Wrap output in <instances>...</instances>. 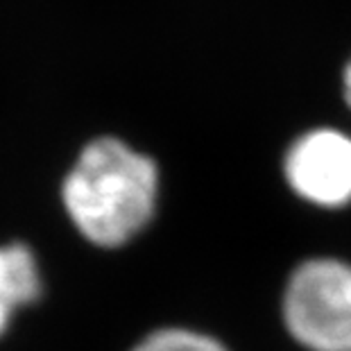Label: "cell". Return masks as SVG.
Wrapping results in <instances>:
<instances>
[{"mask_svg": "<svg viewBox=\"0 0 351 351\" xmlns=\"http://www.w3.org/2000/svg\"><path fill=\"white\" fill-rule=\"evenodd\" d=\"M64 208L88 243L123 247L152 222L159 202V168L116 136L93 138L62 186Z\"/></svg>", "mask_w": 351, "mask_h": 351, "instance_id": "6da1fadb", "label": "cell"}, {"mask_svg": "<svg viewBox=\"0 0 351 351\" xmlns=\"http://www.w3.org/2000/svg\"><path fill=\"white\" fill-rule=\"evenodd\" d=\"M286 331L308 351H351V265L317 256L290 272L281 300Z\"/></svg>", "mask_w": 351, "mask_h": 351, "instance_id": "7a4b0ae2", "label": "cell"}, {"mask_svg": "<svg viewBox=\"0 0 351 351\" xmlns=\"http://www.w3.org/2000/svg\"><path fill=\"white\" fill-rule=\"evenodd\" d=\"M290 191L319 208L351 204V136L333 127H317L297 136L283 156Z\"/></svg>", "mask_w": 351, "mask_h": 351, "instance_id": "3957f363", "label": "cell"}, {"mask_svg": "<svg viewBox=\"0 0 351 351\" xmlns=\"http://www.w3.org/2000/svg\"><path fill=\"white\" fill-rule=\"evenodd\" d=\"M39 297L41 276L32 250L21 243L0 247V335L21 306L32 304Z\"/></svg>", "mask_w": 351, "mask_h": 351, "instance_id": "277c9868", "label": "cell"}, {"mask_svg": "<svg viewBox=\"0 0 351 351\" xmlns=\"http://www.w3.org/2000/svg\"><path fill=\"white\" fill-rule=\"evenodd\" d=\"M132 351H229L218 338L184 326H166L147 333Z\"/></svg>", "mask_w": 351, "mask_h": 351, "instance_id": "5b68a950", "label": "cell"}, {"mask_svg": "<svg viewBox=\"0 0 351 351\" xmlns=\"http://www.w3.org/2000/svg\"><path fill=\"white\" fill-rule=\"evenodd\" d=\"M342 95H345L347 107L351 109V59L345 64V71H342Z\"/></svg>", "mask_w": 351, "mask_h": 351, "instance_id": "8992f818", "label": "cell"}]
</instances>
